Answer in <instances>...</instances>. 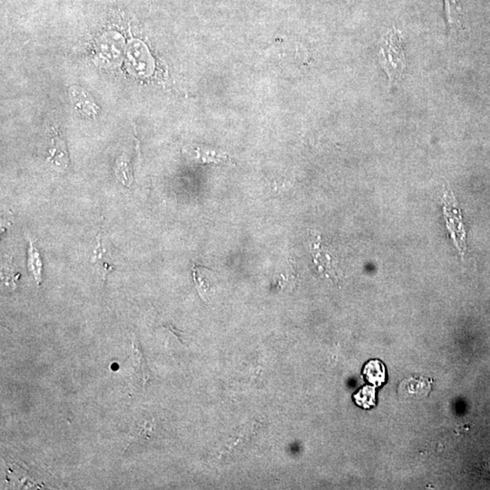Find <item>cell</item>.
Segmentation results:
<instances>
[{
	"instance_id": "cell-1",
	"label": "cell",
	"mask_w": 490,
	"mask_h": 490,
	"mask_svg": "<svg viewBox=\"0 0 490 490\" xmlns=\"http://www.w3.org/2000/svg\"><path fill=\"white\" fill-rule=\"evenodd\" d=\"M379 48L380 66L387 74L389 84L398 83L407 69L401 33L396 29H389L380 39Z\"/></svg>"
},
{
	"instance_id": "cell-2",
	"label": "cell",
	"mask_w": 490,
	"mask_h": 490,
	"mask_svg": "<svg viewBox=\"0 0 490 490\" xmlns=\"http://www.w3.org/2000/svg\"><path fill=\"white\" fill-rule=\"evenodd\" d=\"M443 214L445 216L447 229L454 241L456 247L458 249L462 258H464L466 251H467V243H466V232L461 211L456 207L455 197L453 196L452 191L446 188L443 196Z\"/></svg>"
},
{
	"instance_id": "cell-3",
	"label": "cell",
	"mask_w": 490,
	"mask_h": 490,
	"mask_svg": "<svg viewBox=\"0 0 490 490\" xmlns=\"http://www.w3.org/2000/svg\"><path fill=\"white\" fill-rule=\"evenodd\" d=\"M310 254L312 255L313 261L319 273H324L325 275H336V270L338 269L336 261L328 252H325L321 245L319 236L313 237L309 243Z\"/></svg>"
},
{
	"instance_id": "cell-4",
	"label": "cell",
	"mask_w": 490,
	"mask_h": 490,
	"mask_svg": "<svg viewBox=\"0 0 490 490\" xmlns=\"http://www.w3.org/2000/svg\"><path fill=\"white\" fill-rule=\"evenodd\" d=\"M445 2V10L447 24H449V32H454L462 29L461 14L459 10L458 0H444Z\"/></svg>"
},
{
	"instance_id": "cell-5",
	"label": "cell",
	"mask_w": 490,
	"mask_h": 490,
	"mask_svg": "<svg viewBox=\"0 0 490 490\" xmlns=\"http://www.w3.org/2000/svg\"><path fill=\"white\" fill-rule=\"evenodd\" d=\"M97 242H99V245H97L99 246L96 250L95 258L93 259V261H96L97 266L100 267L99 271L102 273L103 279L106 280V275L115 269V266L111 264L112 258L106 249L103 247L100 236H97Z\"/></svg>"
},
{
	"instance_id": "cell-6",
	"label": "cell",
	"mask_w": 490,
	"mask_h": 490,
	"mask_svg": "<svg viewBox=\"0 0 490 490\" xmlns=\"http://www.w3.org/2000/svg\"><path fill=\"white\" fill-rule=\"evenodd\" d=\"M134 357L136 358V370L141 379L142 385H147L150 380V371H149L147 362L145 361L144 355L141 351V347L135 340L132 343Z\"/></svg>"
},
{
	"instance_id": "cell-7",
	"label": "cell",
	"mask_w": 490,
	"mask_h": 490,
	"mask_svg": "<svg viewBox=\"0 0 490 490\" xmlns=\"http://www.w3.org/2000/svg\"><path fill=\"white\" fill-rule=\"evenodd\" d=\"M364 374L370 382L376 386H380L385 382V368L382 362L373 361L365 367Z\"/></svg>"
},
{
	"instance_id": "cell-8",
	"label": "cell",
	"mask_w": 490,
	"mask_h": 490,
	"mask_svg": "<svg viewBox=\"0 0 490 490\" xmlns=\"http://www.w3.org/2000/svg\"><path fill=\"white\" fill-rule=\"evenodd\" d=\"M29 268L33 273V275H34L36 281L38 282V284H41L42 281L41 254H39L38 250L35 247L34 243L32 241H30L29 250Z\"/></svg>"
},
{
	"instance_id": "cell-9",
	"label": "cell",
	"mask_w": 490,
	"mask_h": 490,
	"mask_svg": "<svg viewBox=\"0 0 490 490\" xmlns=\"http://www.w3.org/2000/svg\"><path fill=\"white\" fill-rule=\"evenodd\" d=\"M358 404L364 408H370L375 404V389L373 387H365L361 389L360 394L355 396Z\"/></svg>"
}]
</instances>
